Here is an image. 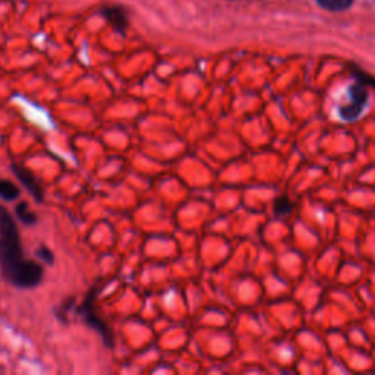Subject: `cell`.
<instances>
[{
    "label": "cell",
    "instance_id": "obj_11",
    "mask_svg": "<svg viewBox=\"0 0 375 375\" xmlns=\"http://www.w3.org/2000/svg\"><path fill=\"white\" fill-rule=\"evenodd\" d=\"M37 257L42 258L43 261H46L47 264H53V261H55L53 253L50 251V249L46 248V246H42V248L39 249V251H37Z\"/></svg>",
    "mask_w": 375,
    "mask_h": 375
},
{
    "label": "cell",
    "instance_id": "obj_8",
    "mask_svg": "<svg viewBox=\"0 0 375 375\" xmlns=\"http://www.w3.org/2000/svg\"><path fill=\"white\" fill-rule=\"evenodd\" d=\"M104 14L111 21V24L115 25V27H118L120 30H123L125 27H127V18H125L122 10H119V9H107Z\"/></svg>",
    "mask_w": 375,
    "mask_h": 375
},
{
    "label": "cell",
    "instance_id": "obj_9",
    "mask_svg": "<svg viewBox=\"0 0 375 375\" xmlns=\"http://www.w3.org/2000/svg\"><path fill=\"white\" fill-rule=\"evenodd\" d=\"M292 208H293V204L286 196H279L276 199V203H274V211H276L277 216L289 214Z\"/></svg>",
    "mask_w": 375,
    "mask_h": 375
},
{
    "label": "cell",
    "instance_id": "obj_6",
    "mask_svg": "<svg viewBox=\"0 0 375 375\" xmlns=\"http://www.w3.org/2000/svg\"><path fill=\"white\" fill-rule=\"evenodd\" d=\"M15 210H17V216L19 221H22L24 224H27V226H34V224L37 223V216L30 210L28 204L25 201H21Z\"/></svg>",
    "mask_w": 375,
    "mask_h": 375
},
{
    "label": "cell",
    "instance_id": "obj_10",
    "mask_svg": "<svg viewBox=\"0 0 375 375\" xmlns=\"http://www.w3.org/2000/svg\"><path fill=\"white\" fill-rule=\"evenodd\" d=\"M354 75L358 82L364 84V85H371V86H375V78L371 77V75H368L367 72L364 71H354Z\"/></svg>",
    "mask_w": 375,
    "mask_h": 375
},
{
    "label": "cell",
    "instance_id": "obj_5",
    "mask_svg": "<svg viewBox=\"0 0 375 375\" xmlns=\"http://www.w3.org/2000/svg\"><path fill=\"white\" fill-rule=\"evenodd\" d=\"M21 194L19 188L8 179L0 181V198L6 199V201H14L15 198H18Z\"/></svg>",
    "mask_w": 375,
    "mask_h": 375
},
{
    "label": "cell",
    "instance_id": "obj_1",
    "mask_svg": "<svg viewBox=\"0 0 375 375\" xmlns=\"http://www.w3.org/2000/svg\"><path fill=\"white\" fill-rule=\"evenodd\" d=\"M0 271L10 284L21 289L39 286L44 274L39 262L24 257L17 223L2 205H0Z\"/></svg>",
    "mask_w": 375,
    "mask_h": 375
},
{
    "label": "cell",
    "instance_id": "obj_7",
    "mask_svg": "<svg viewBox=\"0 0 375 375\" xmlns=\"http://www.w3.org/2000/svg\"><path fill=\"white\" fill-rule=\"evenodd\" d=\"M317 2L322 9H327L331 12H340V10H346L351 8L354 0H317Z\"/></svg>",
    "mask_w": 375,
    "mask_h": 375
},
{
    "label": "cell",
    "instance_id": "obj_3",
    "mask_svg": "<svg viewBox=\"0 0 375 375\" xmlns=\"http://www.w3.org/2000/svg\"><path fill=\"white\" fill-rule=\"evenodd\" d=\"M368 103L367 85L355 82L347 90V102L339 109L340 119L345 122H351L358 119Z\"/></svg>",
    "mask_w": 375,
    "mask_h": 375
},
{
    "label": "cell",
    "instance_id": "obj_4",
    "mask_svg": "<svg viewBox=\"0 0 375 375\" xmlns=\"http://www.w3.org/2000/svg\"><path fill=\"white\" fill-rule=\"evenodd\" d=\"M12 170H14V173L17 174V178L21 181V183L25 188H27L28 192L34 196L35 201L37 203H43L44 201L43 188H42L40 182L37 181V178L34 176V174L28 169H25L24 166L17 165V163L12 165Z\"/></svg>",
    "mask_w": 375,
    "mask_h": 375
},
{
    "label": "cell",
    "instance_id": "obj_2",
    "mask_svg": "<svg viewBox=\"0 0 375 375\" xmlns=\"http://www.w3.org/2000/svg\"><path fill=\"white\" fill-rule=\"evenodd\" d=\"M95 295H97L95 289H93L89 295H86L82 305L78 309V312H80V315L82 317V320L85 321L86 326L94 329L100 336H102L104 345L107 347H113V333H111V330L106 326V322L98 317L97 311H95V307H94Z\"/></svg>",
    "mask_w": 375,
    "mask_h": 375
}]
</instances>
